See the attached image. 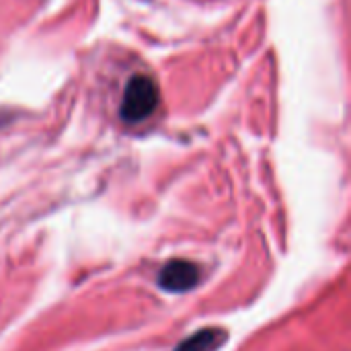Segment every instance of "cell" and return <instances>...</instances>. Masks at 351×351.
I'll use <instances>...</instances> for the list:
<instances>
[{
    "label": "cell",
    "mask_w": 351,
    "mask_h": 351,
    "mask_svg": "<svg viewBox=\"0 0 351 351\" xmlns=\"http://www.w3.org/2000/svg\"><path fill=\"white\" fill-rule=\"evenodd\" d=\"M224 341H226V331L218 327H208L183 339L175 348V351H216L224 346Z\"/></svg>",
    "instance_id": "3"
},
{
    "label": "cell",
    "mask_w": 351,
    "mask_h": 351,
    "mask_svg": "<svg viewBox=\"0 0 351 351\" xmlns=\"http://www.w3.org/2000/svg\"><path fill=\"white\" fill-rule=\"evenodd\" d=\"M158 105V86L150 76L136 74L130 78L123 101L119 105V115L125 123H140L148 119Z\"/></svg>",
    "instance_id": "1"
},
{
    "label": "cell",
    "mask_w": 351,
    "mask_h": 351,
    "mask_svg": "<svg viewBox=\"0 0 351 351\" xmlns=\"http://www.w3.org/2000/svg\"><path fill=\"white\" fill-rule=\"evenodd\" d=\"M199 267L185 259H173L169 261L160 274H158V286L165 292L183 294L187 290H193L199 284Z\"/></svg>",
    "instance_id": "2"
}]
</instances>
